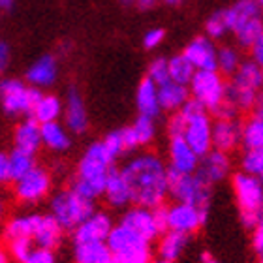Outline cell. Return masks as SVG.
<instances>
[{
    "mask_svg": "<svg viewBox=\"0 0 263 263\" xmlns=\"http://www.w3.org/2000/svg\"><path fill=\"white\" fill-rule=\"evenodd\" d=\"M109 256L105 242H73V261L96 263Z\"/></svg>",
    "mask_w": 263,
    "mask_h": 263,
    "instance_id": "1f68e13d",
    "label": "cell"
},
{
    "mask_svg": "<svg viewBox=\"0 0 263 263\" xmlns=\"http://www.w3.org/2000/svg\"><path fill=\"white\" fill-rule=\"evenodd\" d=\"M241 145L245 148H263V117L261 109L254 111L248 121L241 124Z\"/></svg>",
    "mask_w": 263,
    "mask_h": 263,
    "instance_id": "83f0119b",
    "label": "cell"
},
{
    "mask_svg": "<svg viewBox=\"0 0 263 263\" xmlns=\"http://www.w3.org/2000/svg\"><path fill=\"white\" fill-rule=\"evenodd\" d=\"M32 224H34V213L13 216V218L6 224L4 237L8 239V241H10V239H15V237H28V239H30Z\"/></svg>",
    "mask_w": 263,
    "mask_h": 263,
    "instance_id": "8d00e7d4",
    "label": "cell"
},
{
    "mask_svg": "<svg viewBox=\"0 0 263 263\" xmlns=\"http://www.w3.org/2000/svg\"><path fill=\"white\" fill-rule=\"evenodd\" d=\"M182 55L194 66V70H216V47L211 38H194Z\"/></svg>",
    "mask_w": 263,
    "mask_h": 263,
    "instance_id": "ffe728a7",
    "label": "cell"
},
{
    "mask_svg": "<svg viewBox=\"0 0 263 263\" xmlns=\"http://www.w3.org/2000/svg\"><path fill=\"white\" fill-rule=\"evenodd\" d=\"M141 4H151V2H154V0H139Z\"/></svg>",
    "mask_w": 263,
    "mask_h": 263,
    "instance_id": "680465c9",
    "label": "cell"
},
{
    "mask_svg": "<svg viewBox=\"0 0 263 263\" xmlns=\"http://www.w3.org/2000/svg\"><path fill=\"white\" fill-rule=\"evenodd\" d=\"M25 263H57V256L49 248L34 247L32 252H30V256H28Z\"/></svg>",
    "mask_w": 263,
    "mask_h": 263,
    "instance_id": "7bdbcfd3",
    "label": "cell"
},
{
    "mask_svg": "<svg viewBox=\"0 0 263 263\" xmlns=\"http://www.w3.org/2000/svg\"><path fill=\"white\" fill-rule=\"evenodd\" d=\"M188 242H190V235H186V233H179V231H171V230L164 231L158 242L160 258L170 259V261H177L182 256V252L186 250Z\"/></svg>",
    "mask_w": 263,
    "mask_h": 263,
    "instance_id": "4316f807",
    "label": "cell"
},
{
    "mask_svg": "<svg viewBox=\"0 0 263 263\" xmlns=\"http://www.w3.org/2000/svg\"><path fill=\"white\" fill-rule=\"evenodd\" d=\"M96 263H117L115 259L111 258V256H107V258H104V259H100V261H96Z\"/></svg>",
    "mask_w": 263,
    "mask_h": 263,
    "instance_id": "9f6ffc18",
    "label": "cell"
},
{
    "mask_svg": "<svg viewBox=\"0 0 263 263\" xmlns=\"http://www.w3.org/2000/svg\"><path fill=\"white\" fill-rule=\"evenodd\" d=\"M121 175L130 188V199L137 207L154 209L167 197V165L158 154L141 153L122 165Z\"/></svg>",
    "mask_w": 263,
    "mask_h": 263,
    "instance_id": "6da1fadb",
    "label": "cell"
},
{
    "mask_svg": "<svg viewBox=\"0 0 263 263\" xmlns=\"http://www.w3.org/2000/svg\"><path fill=\"white\" fill-rule=\"evenodd\" d=\"M167 196L179 203H190L209 211L211 207V184L197 173H177L167 170Z\"/></svg>",
    "mask_w": 263,
    "mask_h": 263,
    "instance_id": "52a82bcc",
    "label": "cell"
},
{
    "mask_svg": "<svg viewBox=\"0 0 263 263\" xmlns=\"http://www.w3.org/2000/svg\"><path fill=\"white\" fill-rule=\"evenodd\" d=\"M13 148L23 153L34 154L42 148V136H40V122L32 117H27L25 121L17 124L13 132Z\"/></svg>",
    "mask_w": 263,
    "mask_h": 263,
    "instance_id": "44dd1931",
    "label": "cell"
},
{
    "mask_svg": "<svg viewBox=\"0 0 263 263\" xmlns=\"http://www.w3.org/2000/svg\"><path fill=\"white\" fill-rule=\"evenodd\" d=\"M167 156H170L167 170L177 171V173H196L199 156L188 147V143L182 139V136L170 137Z\"/></svg>",
    "mask_w": 263,
    "mask_h": 263,
    "instance_id": "d6986e66",
    "label": "cell"
},
{
    "mask_svg": "<svg viewBox=\"0 0 263 263\" xmlns=\"http://www.w3.org/2000/svg\"><path fill=\"white\" fill-rule=\"evenodd\" d=\"M213 148L230 154L241 145V122L237 119H216L211 128Z\"/></svg>",
    "mask_w": 263,
    "mask_h": 263,
    "instance_id": "ac0fdd59",
    "label": "cell"
},
{
    "mask_svg": "<svg viewBox=\"0 0 263 263\" xmlns=\"http://www.w3.org/2000/svg\"><path fill=\"white\" fill-rule=\"evenodd\" d=\"M40 136H42V147H47L53 153H64L71 147L70 132L59 121L40 124Z\"/></svg>",
    "mask_w": 263,
    "mask_h": 263,
    "instance_id": "d4e9b609",
    "label": "cell"
},
{
    "mask_svg": "<svg viewBox=\"0 0 263 263\" xmlns=\"http://www.w3.org/2000/svg\"><path fill=\"white\" fill-rule=\"evenodd\" d=\"M8 182H11L10 158H8V153H0V186H4Z\"/></svg>",
    "mask_w": 263,
    "mask_h": 263,
    "instance_id": "7dc6e473",
    "label": "cell"
},
{
    "mask_svg": "<svg viewBox=\"0 0 263 263\" xmlns=\"http://www.w3.org/2000/svg\"><path fill=\"white\" fill-rule=\"evenodd\" d=\"M42 88L28 87L21 79L6 77L0 79V109L8 117L28 115L42 98Z\"/></svg>",
    "mask_w": 263,
    "mask_h": 263,
    "instance_id": "ba28073f",
    "label": "cell"
},
{
    "mask_svg": "<svg viewBox=\"0 0 263 263\" xmlns=\"http://www.w3.org/2000/svg\"><path fill=\"white\" fill-rule=\"evenodd\" d=\"M205 30H207L209 38L216 40V38H222V36H226V32L230 30V27H228V21H226L224 11L214 13V15L207 21V25H205Z\"/></svg>",
    "mask_w": 263,
    "mask_h": 263,
    "instance_id": "b9f144b4",
    "label": "cell"
},
{
    "mask_svg": "<svg viewBox=\"0 0 263 263\" xmlns=\"http://www.w3.org/2000/svg\"><path fill=\"white\" fill-rule=\"evenodd\" d=\"M148 79L158 87L162 83L170 81V71H167V59L160 57V59H154L148 66Z\"/></svg>",
    "mask_w": 263,
    "mask_h": 263,
    "instance_id": "60d3db41",
    "label": "cell"
},
{
    "mask_svg": "<svg viewBox=\"0 0 263 263\" xmlns=\"http://www.w3.org/2000/svg\"><path fill=\"white\" fill-rule=\"evenodd\" d=\"M62 113H64V122L68 132L71 134H85L88 128V111L85 105L81 92L77 88H70L66 94V102L62 105Z\"/></svg>",
    "mask_w": 263,
    "mask_h": 263,
    "instance_id": "e0dca14e",
    "label": "cell"
},
{
    "mask_svg": "<svg viewBox=\"0 0 263 263\" xmlns=\"http://www.w3.org/2000/svg\"><path fill=\"white\" fill-rule=\"evenodd\" d=\"M250 47H252L254 62L261 66V62H263V38H259L258 42H254V44L250 45Z\"/></svg>",
    "mask_w": 263,
    "mask_h": 263,
    "instance_id": "f907efd6",
    "label": "cell"
},
{
    "mask_svg": "<svg viewBox=\"0 0 263 263\" xmlns=\"http://www.w3.org/2000/svg\"><path fill=\"white\" fill-rule=\"evenodd\" d=\"M102 196L105 197V201L109 203L111 207H115V209L126 207V205L132 203L130 188H128L124 177L121 175V171L115 170V167H113V170L107 173V177H105L104 194H102Z\"/></svg>",
    "mask_w": 263,
    "mask_h": 263,
    "instance_id": "603a6c76",
    "label": "cell"
},
{
    "mask_svg": "<svg viewBox=\"0 0 263 263\" xmlns=\"http://www.w3.org/2000/svg\"><path fill=\"white\" fill-rule=\"evenodd\" d=\"M121 226H124L132 233H136L137 237H141L143 241L153 242L156 237H160L158 228L154 224L153 211L147 207H130L124 211L121 216Z\"/></svg>",
    "mask_w": 263,
    "mask_h": 263,
    "instance_id": "9a60e30c",
    "label": "cell"
},
{
    "mask_svg": "<svg viewBox=\"0 0 263 263\" xmlns=\"http://www.w3.org/2000/svg\"><path fill=\"white\" fill-rule=\"evenodd\" d=\"M51 186H53L51 173L36 164L28 173L13 181V194L25 205H34V203L44 201L49 196Z\"/></svg>",
    "mask_w": 263,
    "mask_h": 263,
    "instance_id": "30bf717a",
    "label": "cell"
},
{
    "mask_svg": "<svg viewBox=\"0 0 263 263\" xmlns=\"http://www.w3.org/2000/svg\"><path fill=\"white\" fill-rule=\"evenodd\" d=\"M128 128H130L132 139L136 143V147H145L156 137V122H154V119H148V117L139 115L134 121V124Z\"/></svg>",
    "mask_w": 263,
    "mask_h": 263,
    "instance_id": "d6a6232c",
    "label": "cell"
},
{
    "mask_svg": "<svg viewBox=\"0 0 263 263\" xmlns=\"http://www.w3.org/2000/svg\"><path fill=\"white\" fill-rule=\"evenodd\" d=\"M233 194L237 199V207L241 213V224L247 230H254L261 224V205H263V186L261 177H252L247 173L233 175Z\"/></svg>",
    "mask_w": 263,
    "mask_h": 263,
    "instance_id": "277c9868",
    "label": "cell"
},
{
    "mask_svg": "<svg viewBox=\"0 0 263 263\" xmlns=\"http://www.w3.org/2000/svg\"><path fill=\"white\" fill-rule=\"evenodd\" d=\"M233 32H235L237 40H239V44H241L242 47H250L254 42H258L259 38H263L261 19H259V17H252V19H248V21L237 25V27L233 28Z\"/></svg>",
    "mask_w": 263,
    "mask_h": 263,
    "instance_id": "836d02e7",
    "label": "cell"
},
{
    "mask_svg": "<svg viewBox=\"0 0 263 263\" xmlns=\"http://www.w3.org/2000/svg\"><path fill=\"white\" fill-rule=\"evenodd\" d=\"M190 98V90L186 85H179L175 81H165L158 85V104L162 111H179L182 104Z\"/></svg>",
    "mask_w": 263,
    "mask_h": 263,
    "instance_id": "484cf974",
    "label": "cell"
},
{
    "mask_svg": "<svg viewBox=\"0 0 263 263\" xmlns=\"http://www.w3.org/2000/svg\"><path fill=\"white\" fill-rule=\"evenodd\" d=\"M34 248L32 239L28 237H15V239H10L8 241V254H10L11 259H15L17 263H25L27 258L30 256Z\"/></svg>",
    "mask_w": 263,
    "mask_h": 263,
    "instance_id": "ab89813d",
    "label": "cell"
},
{
    "mask_svg": "<svg viewBox=\"0 0 263 263\" xmlns=\"http://www.w3.org/2000/svg\"><path fill=\"white\" fill-rule=\"evenodd\" d=\"M8 158H10L11 182L17 181V179L23 177L25 173H28V171L36 165V156H34V154L23 153V151H17V148H13V151L8 154Z\"/></svg>",
    "mask_w": 263,
    "mask_h": 263,
    "instance_id": "d590c367",
    "label": "cell"
},
{
    "mask_svg": "<svg viewBox=\"0 0 263 263\" xmlns=\"http://www.w3.org/2000/svg\"><path fill=\"white\" fill-rule=\"evenodd\" d=\"M113 226L109 214L94 211L73 230V242H105Z\"/></svg>",
    "mask_w": 263,
    "mask_h": 263,
    "instance_id": "4fadbf2b",
    "label": "cell"
},
{
    "mask_svg": "<svg viewBox=\"0 0 263 263\" xmlns=\"http://www.w3.org/2000/svg\"><path fill=\"white\" fill-rule=\"evenodd\" d=\"M259 2L256 0H239L235 6H231L230 10H224L226 21H228V27L230 30L241 25V23L252 19V17H259Z\"/></svg>",
    "mask_w": 263,
    "mask_h": 263,
    "instance_id": "f546056e",
    "label": "cell"
},
{
    "mask_svg": "<svg viewBox=\"0 0 263 263\" xmlns=\"http://www.w3.org/2000/svg\"><path fill=\"white\" fill-rule=\"evenodd\" d=\"M230 171H231L230 154L216 151V148H211L207 154H203L201 158H199L196 173L201 177L203 181L209 182L213 186L216 182L224 181L226 177L230 175Z\"/></svg>",
    "mask_w": 263,
    "mask_h": 263,
    "instance_id": "2e32d148",
    "label": "cell"
},
{
    "mask_svg": "<svg viewBox=\"0 0 263 263\" xmlns=\"http://www.w3.org/2000/svg\"><path fill=\"white\" fill-rule=\"evenodd\" d=\"M115 156L107 151L104 141H94L83 153L77 164L76 179L71 188L88 199H98L104 194L105 177L115 167Z\"/></svg>",
    "mask_w": 263,
    "mask_h": 263,
    "instance_id": "7a4b0ae2",
    "label": "cell"
},
{
    "mask_svg": "<svg viewBox=\"0 0 263 263\" xmlns=\"http://www.w3.org/2000/svg\"><path fill=\"white\" fill-rule=\"evenodd\" d=\"M241 64V57L233 47H220L216 49V71L222 76H233Z\"/></svg>",
    "mask_w": 263,
    "mask_h": 263,
    "instance_id": "74e56055",
    "label": "cell"
},
{
    "mask_svg": "<svg viewBox=\"0 0 263 263\" xmlns=\"http://www.w3.org/2000/svg\"><path fill=\"white\" fill-rule=\"evenodd\" d=\"M13 6V0H0V10H10Z\"/></svg>",
    "mask_w": 263,
    "mask_h": 263,
    "instance_id": "db71d44e",
    "label": "cell"
},
{
    "mask_svg": "<svg viewBox=\"0 0 263 263\" xmlns=\"http://www.w3.org/2000/svg\"><path fill=\"white\" fill-rule=\"evenodd\" d=\"M122 2H124V4H132V2H134V0H122Z\"/></svg>",
    "mask_w": 263,
    "mask_h": 263,
    "instance_id": "94428289",
    "label": "cell"
},
{
    "mask_svg": "<svg viewBox=\"0 0 263 263\" xmlns=\"http://www.w3.org/2000/svg\"><path fill=\"white\" fill-rule=\"evenodd\" d=\"M209 216V211L199 209L190 203H179L167 207V230L179 231V233H186L192 235L199 228L205 226Z\"/></svg>",
    "mask_w": 263,
    "mask_h": 263,
    "instance_id": "8fae6325",
    "label": "cell"
},
{
    "mask_svg": "<svg viewBox=\"0 0 263 263\" xmlns=\"http://www.w3.org/2000/svg\"><path fill=\"white\" fill-rule=\"evenodd\" d=\"M201 263H220V261H216V259H214L209 252H203L201 254Z\"/></svg>",
    "mask_w": 263,
    "mask_h": 263,
    "instance_id": "f5cc1de1",
    "label": "cell"
},
{
    "mask_svg": "<svg viewBox=\"0 0 263 263\" xmlns=\"http://www.w3.org/2000/svg\"><path fill=\"white\" fill-rule=\"evenodd\" d=\"M4 213H6V199H4V196L0 194V220H2Z\"/></svg>",
    "mask_w": 263,
    "mask_h": 263,
    "instance_id": "11a10c76",
    "label": "cell"
},
{
    "mask_svg": "<svg viewBox=\"0 0 263 263\" xmlns=\"http://www.w3.org/2000/svg\"><path fill=\"white\" fill-rule=\"evenodd\" d=\"M57 76H59L57 59L53 55H44L28 68L27 81L30 83V87L45 88V87H51L57 81Z\"/></svg>",
    "mask_w": 263,
    "mask_h": 263,
    "instance_id": "7402d4cb",
    "label": "cell"
},
{
    "mask_svg": "<svg viewBox=\"0 0 263 263\" xmlns=\"http://www.w3.org/2000/svg\"><path fill=\"white\" fill-rule=\"evenodd\" d=\"M61 115H62V102L55 94H42V98L38 100L36 107L30 113V117L36 119L40 124L59 121Z\"/></svg>",
    "mask_w": 263,
    "mask_h": 263,
    "instance_id": "f1b7e54d",
    "label": "cell"
},
{
    "mask_svg": "<svg viewBox=\"0 0 263 263\" xmlns=\"http://www.w3.org/2000/svg\"><path fill=\"white\" fill-rule=\"evenodd\" d=\"M184 119H186V126L182 132V139L201 158L203 154H207L213 148V139H211L213 121L209 117V111H199V113H194Z\"/></svg>",
    "mask_w": 263,
    "mask_h": 263,
    "instance_id": "7c38bea8",
    "label": "cell"
},
{
    "mask_svg": "<svg viewBox=\"0 0 263 263\" xmlns=\"http://www.w3.org/2000/svg\"><path fill=\"white\" fill-rule=\"evenodd\" d=\"M62 237H64V230H62L61 226H59V222L49 213L47 214L34 213L32 233H30L34 247L55 250V248L61 247Z\"/></svg>",
    "mask_w": 263,
    "mask_h": 263,
    "instance_id": "5bb4252c",
    "label": "cell"
},
{
    "mask_svg": "<svg viewBox=\"0 0 263 263\" xmlns=\"http://www.w3.org/2000/svg\"><path fill=\"white\" fill-rule=\"evenodd\" d=\"M263 83L261 66L254 61L241 62L233 73L230 85H226V102L237 111H250L259 100V87Z\"/></svg>",
    "mask_w": 263,
    "mask_h": 263,
    "instance_id": "3957f363",
    "label": "cell"
},
{
    "mask_svg": "<svg viewBox=\"0 0 263 263\" xmlns=\"http://www.w3.org/2000/svg\"><path fill=\"white\" fill-rule=\"evenodd\" d=\"M188 90L209 113H214L226 100V81L216 70H196Z\"/></svg>",
    "mask_w": 263,
    "mask_h": 263,
    "instance_id": "9c48e42d",
    "label": "cell"
},
{
    "mask_svg": "<svg viewBox=\"0 0 263 263\" xmlns=\"http://www.w3.org/2000/svg\"><path fill=\"white\" fill-rule=\"evenodd\" d=\"M8 64H10V47L4 42H0V76L4 73Z\"/></svg>",
    "mask_w": 263,
    "mask_h": 263,
    "instance_id": "681fc988",
    "label": "cell"
},
{
    "mask_svg": "<svg viewBox=\"0 0 263 263\" xmlns=\"http://www.w3.org/2000/svg\"><path fill=\"white\" fill-rule=\"evenodd\" d=\"M0 263H11L10 254H8V248L4 245H0Z\"/></svg>",
    "mask_w": 263,
    "mask_h": 263,
    "instance_id": "816d5d0a",
    "label": "cell"
},
{
    "mask_svg": "<svg viewBox=\"0 0 263 263\" xmlns=\"http://www.w3.org/2000/svg\"><path fill=\"white\" fill-rule=\"evenodd\" d=\"M102 141H104V145L107 147V151H109L115 158H119V156H122V154L130 153V151H134V148H137L136 143H134V139H132L130 128L128 126L109 132Z\"/></svg>",
    "mask_w": 263,
    "mask_h": 263,
    "instance_id": "4dcf8cb0",
    "label": "cell"
},
{
    "mask_svg": "<svg viewBox=\"0 0 263 263\" xmlns=\"http://www.w3.org/2000/svg\"><path fill=\"white\" fill-rule=\"evenodd\" d=\"M165 2H170V4H177V2H181V0H165Z\"/></svg>",
    "mask_w": 263,
    "mask_h": 263,
    "instance_id": "91938a15",
    "label": "cell"
},
{
    "mask_svg": "<svg viewBox=\"0 0 263 263\" xmlns=\"http://www.w3.org/2000/svg\"><path fill=\"white\" fill-rule=\"evenodd\" d=\"M254 233H252V247H254V252L261 256L263 254V226H256L254 228Z\"/></svg>",
    "mask_w": 263,
    "mask_h": 263,
    "instance_id": "c3c4849f",
    "label": "cell"
},
{
    "mask_svg": "<svg viewBox=\"0 0 263 263\" xmlns=\"http://www.w3.org/2000/svg\"><path fill=\"white\" fill-rule=\"evenodd\" d=\"M167 71H170V81H175L179 85H186L190 83L194 76V66L184 59V55H175L167 61Z\"/></svg>",
    "mask_w": 263,
    "mask_h": 263,
    "instance_id": "e575fe53",
    "label": "cell"
},
{
    "mask_svg": "<svg viewBox=\"0 0 263 263\" xmlns=\"http://www.w3.org/2000/svg\"><path fill=\"white\" fill-rule=\"evenodd\" d=\"M256 2H259V4H261V0H256Z\"/></svg>",
    "mask_w": 263,
    "mask_h": 263,
    "instance_id": "6125c7cd",
    "label": "cell"
},
{
    "mask_svg": "<svg viewBox=\"0 0 263 263\" xmlns=\"http://www.w3.org/2000/svg\"><path fill=\"white\" fill-rule=\"evenodd\" d=\"M151 263H175V261H170V259H156V261H151Z\"/></svg>",
    "mask_w": 263,
    "mask_h": 263,
    "instance_id": "6f0895ef",
    "label": "cell"
},
{
    "mask_svg": "<svg viewBox=\"0 0 263 263\" xmlns=\"http://www.w3.org/2000/svg\"><path fill=\"white\" fill-rule=\"evenodd\" d=\"M241 171L247 175H263V148H247L241 156Z\"/></svg>",
    "mask_w": 263,
    "mask_h": 263,
    "instance_id": "f35d334b",
    "label": "cell"
},
{
    "mask_svg": "<svg viewBox=\"0 0 263 263\" xmlns=\"http://www.w3.org/2000/svg\"><path fill=\"white\" fill-rule=\"evenodd\" d=\"M136 105H137V113L143 117H148V119H158L162 109H160L158 104V87L154 85L148 77H145L139 87H137L136 92Z\"/></svg>",
    "mask_w": 263,
    "mask_h": 263,
    "instance_id": "cb8c5ba5",
    "label": "cell"
},
{
    "mask_svg": "<svg viewBox=\"0 0 263 263\" xmlns=\"http://www.w3.org/2000/svg\"><path fill=\"white\" fill-rule=\"evenodd\" d=\"M94 201L81 196L73 188H66L51 197L49 214L59 222L62 230L73 231L83 220L94 213Z\"/></svg>",
    "mask_w": 263,
    "mask_h": 263,
    "instance_id": "5b68a950",
    "label": "cell"
},
{
    "mask_svg": "<svg viewBox=\"0 0 263 263\" xmlns=\"http://www.w3.org/2000/svg\"><path fill=\"white\" fill-rule=\"evenodd\" d=\"M184 126H186V119L182 117V113L181 111H173L170 121H167V134H170V137L182 136Z\"/></svg>",
    "mask_w": 263,
    "mask_h": 263,
    "instance_id": "ee69618b",
    "label": "cell"
},
{
    "mask_svg": "<svg viewBox=\"0 0 263 263\" xmlns=\"http://www.w3.org/2000/svg\"><path fill=\"white\" fill-rule=\"evenodd\" d=\"M109 256L117 263H151L153 252L151 242L143 241L141 237L132 233L124 226H113L105 239Z\"/></svg>",
    "mask_w": 263,
    "mask_h": 263,
    "instance_id": "8992f818",
    "label": "cell"
},
{
    "mask_svg": "<svg viewBox=\"0 0 263 263\" xmlns=\"http://www.w3.org/2000/svg\"><path fill=\"white\" fill-rule=\"evenodd\" d=\"M164 36H165V32L162 28H153V30H148V32L143 36V45H145L147 49H154V47H158V45L164 42Z\"/></svg>",
    "mask_w": 263,
    "mask_h": 263,
    "instance_id": "bcb514c9",
    "label": "cell"
},
{
    "mask_svg": "<svg viewBox=\"0 0 263 263\" xmlns=\"http://www.w3.org/2000/svg\"><path fill=\"white\" fill-rule=\"evenodd\" d=\"M151 211H153V218H154L156 228H158V233L162 235L164 231H167V207L162 203V205L151 209Z\"/></svg>",
    "mask_w": 263,
    "mask_h": 263,
    "instance_id": "f6af8a7d",
    "label": "cell"
}]
</instances>
